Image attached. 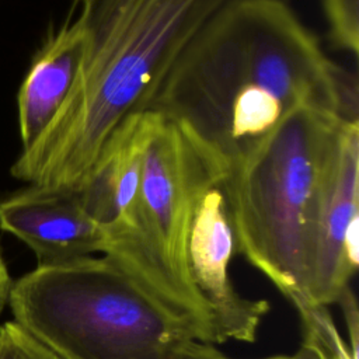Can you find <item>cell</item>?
I'll use <instances>...</instances> for the list:
<instances>
[{
  "mask_svg": "<svg viewBox=\"0 0 359 359\" xmlns=\"http://www.w3.org/2000/svg\"><path fill=\"white\" fill-rule=\"evenodd\" d=\"M359 264V121L348 122L341 133L334 175L316 223L309 261L307 294L330 306Z\"/></svg>",
  "mask_w": 359,
  "mask_h": 359,
  "instance_id": "52a82bcc",
  "label": "cell"
},
{
  "mask_svg": "<svg viewBox=\"0 0 359 359\" xmlns=\"http://www.w3.org/2000/svg\"><path fill=\"white\" fill-rule=\"evenodd\" d=\"M285 359H317L316 355L313 353L311 349H309L306 345H300V348L292 353V355H286Z\"/></svg>",
  "mask_w": 359,
  "mask_h": 359,
  "instance_id": "2e32d148",
  "label": "cell"
},
{
  "mask_svg": "<svg viewBox=\"0 0 359 359\" xmlns=\"http://www.w3.org/2000/svg\"><path fill=\"white\" fill-rule=\"evenodd\" d=\"M11 286H13L11 278H10L7 266H6V264H4V261L0 255V313H1V310L4 309V306L8 300Z\"/></svg>",
  "mask_w": 359,
  "mask_h": 359,
  "instance_id": "9a60e30c",
  "label": "cell"
},
{
  "mask_svg": "<svg viewBox=\"0 0 359 359\" xmlns=\"http://www.w3.org/2000/svg\"><path fill=\"white\" fill-rule=\"evenodd\" d=\"M321 4L334 46L358 55L359 0H321Z\"/></svg>",
  "mask_w": 359,
  "mask_h": 359,
  "instance_id": "8fae6325",
  "label": "cell"
},
{
  "mask_svg": "<svg viewBox=\"0 0 359 359\" xmlns=\"http://www.w3.org/2000/svg\"><path fill=\"white\" fill-rule=\"evenodd\" d=\"M203 160V151L182 129L160 116L143 157L139 224L172 285L213 327L209 310L191 280L187 254L192 201Z\"/></svg>",
  "mask_w": 359,
  "mask_h": 359,
  "instance_id": "5b68a950",
  "label": "cell"
},
{
  "mask_svg": "<svg viewBox=\"0 0 359 359\" xmlns=\"http://www.w3.org/2000/svg\"><path fill=\"white\" fill-rule=\"evenodd\" d=\"M203 154L188 236L189 276L209 310L216 344H251L255 342L271 304L265 299L240 294L233 283L230 261L236 252V241L223 191L224 168L206 151Z\"/></svg>",
  "mask_w": 359,
  "mask_h": 359,
  "instance_id": "8992f818",
  "label": "cell"
},
{
  "mask_svg": "<svg viewBox=\"0 0 359 359\" xmlns=\"http://www.w3.org/2000/svg\"><path fill=\"white\" fill-rule=\"evenodd\" d=\"M285 358L286 355H273V356H266L259 359H285ZM185 359H234V358L224 355L223 352L216 349L213 344L195 341Z\"/></svg>",
  "mask_w": 359,
  "mask_h": 359,
  "instance_id": "5bb4252c",
  "label": "cell"
},
{
  "mask_svg": "<svg viewBox=\"0 0 359 359\" xmlns=\"http://www.w3.org/2000/svg\"><path fill=\"white\" fill-rule=\"evenodd\" d=\"M302 108L359 121L356 74L328 56L286 0H229L181 52L147 111L226 170Z\"/></svg>",
  "mask_w": 359,
  "mask_h": 359,
  "instance_id": "6da1fadb",
  "label": "cell"
},
{
  "mask_svg": "<svg viewBox=\"0 0 359 359\" xmlns=\"http://www.w3.org/2000/svg\"><path fill=\"white\" fill-rule=\"evenodd\" d=\"M86 42L73 87L11 165L22 182L79 191L112 132L149 109L199 28L229 0H72Z\"/></svg>",
  "mask_w": 359,
  "mask_h": 359,
  "instance_id": "7a4b0ae2",
  "label": "cell"
},
{
  "mask_svg": "<svg viewBox=\"0 0 359 359\" xmlns=\"http://www.w3.org/2000/svg\"><path fill=\"white\" fill-rule=\"evenodd\" d=\"M0 229L24 241L38 264L102 254L104 233L77 191L35 184L0 201Z\"/></svg>",
  "mask_w": 359,
  "mask_h": 359,
  "instance_id": "ba28073f",
  "label": "cell"
},
{
  "mask_svg": "<svg viewBox=\"0 0 359 359\" xmlns=\"http://www.w3.org/2000/svg\"><path fill=\"white\" fill-rule=\"evenodd\" d=\"M294 309L303 328V345L311 349L317 359H359L339 334L328 306L309 300Z\"/></svg>",
  "mask_w": 359,
  "mask_h": 359,
  "instance_id": "30bf717a",
  "label": "cell"
},
{
  "mask_svg": "<svg viewBox=\"0 0 359 359\" xmlns=\"http://www.w3.org/2000/svg\"><path fill=\"white\" fill-rule=\"evenodd\" d=\"M348 122L353 121L302 108L224 170L236 251L294 307L310 300V245Z\"/></svg>",
  "mask_w": 359,
  "mask_h": 359,
  "instance_id": "3957f363",
  "label": "cell"
},
{
  "mask_svg": "<svg viewBox=\"0 0 359 359\" xmlns=\"http://www.w3.org/2000/svg\"><path fill=\"white\" fill-rule=\"evenodd\" d=\"M84 42V22L77 13L49 32L32 59L17 95L22 149L39 137L69 95L81 65Z\"/></svg>",
  "mask_w": 359,
  "mask_h": 359,
  "instance_id": "9c48e42d",
  "label": "cell"
},
{
  "mask_svg": "<svg viewBox=\"0 0 359 359\" xmlns=\"http://www.w3.org/2000/svg\"><path fill=\"white\" fill-rule=\"evenodd\" d=\"M8 302L15 323L60 359H185L198 341L105 255L38 264Z\"/></svg>",
  "mask_w": 359,
  "mask_h": 359,
  "instance_id": "277c9868",
  "label": "cell"
},
{
  "mask_svg": "<svg viewBox=\"0 0 359 359\" xmlns=\"http://www.w3.org/2000/svg\"><path fill=\"white\" fill-rule=\"evenodd\" d=\"M337 303L341 306V310L344 313V318L348 328V337H349V348L352 353L359 358V316H358V303L356 297L351 289V285L342 290L339 297L337 299Z\"/></svg>",
  "mask_w": 359,
  "mask_h": 359,
  "instance_id": "4fadbf2b",
  "label": "cell"
},
{
  "mask_svg": "<svg viewBox=\"0 0 359 359\" xmlns=\"http://www.w3.org/2000/svg\"><path fill=\"white\" fill-rule=\"evenodd\" d=\"M0 359H60L15 321L0 327Z\"/></svg>",
  "mask_w": 359,
  "mask_h": 359,
  "instance_id": "7c38bea8",
  "label": "cell"
}]
</instances>
